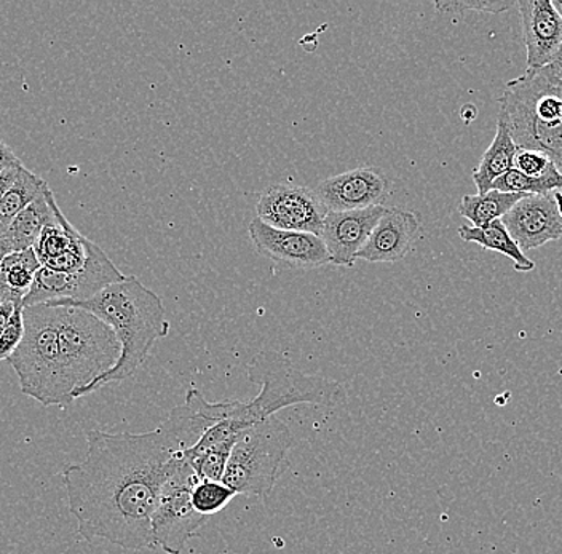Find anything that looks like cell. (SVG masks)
I'll list each match as a JSON object with an SVG mask.
<instances>
[{
    "mask_svg": "<svg viewBox=\"0 0 562 554\" xmlns=\"http://www.w3.org/2000/svg\"><path fill=\"white\" fill-rule=\"evenodd\" d=\"M232 405L211 403L191 388L156 430L88 431L86 457L63 472L80 536L132 552L154 550L153 518L165 483L186 464V452L205 431L226 419Z\"/></svg>",
    "mask_w": 562,
    "mask_h": 554,
    "instance_id": "6da1fadb",
    "label": "cell"
},
{
    "mask_svg": "<svg viewBox=\"0 0 562 554\" xmlns=\"http://www.w3.org/2000/svg\"><path fill=\"white\" fill-rule=\"evenodd\" d=\"M50 305H70L90 312L111 326L121 343V358L117 364L86 388L80 398L100 391L112 382H122L135 376L136 371L149 358L154 343L158 339L167 338L170 332L164 301L153 290L144 286L135 275L125 276L122 282L105 286L90 299Z\"/></svg>",
    "mask_w": 562,
    "mask_h": 554,
    "instance_id": "7a4b0ae2",
    "label": "cell"
},
{
    "mask_svg": "<svg viewBox=\"0 0 562 554\" xmlns=\"http://www.w3.org/2000/svg\"><path fill=\"white\" fill-rule=\"evenodd\" d=\"M249 378L261 387L248 403L234 402L226 419L205 431L203 446L220 441L238 440L249 427L276 416L281 409L296 405H333L342 387L331 378L301 373L283 355L261 352L249 364Z\"/></svg>",
    "mask_w": 562,
    "mask_h": 554,
    "instance_id": "3957f363",
    "label": "cell"
},
{
    "mask_svg": "<svg viewBox=\"0 0 562 554\" xmlns=\"http://www.w3.org/2000/svg\"><path fill=\"white\" fill-rule=\"evenodd\" d=\"M516 146L540 150L562 174V72L553 65L527 69L498 98Z\"/></svg>",
    "mask_w": 562,
    "mask_h": 554,
    "instance_id": "277c9868",
    "label": "cell"
},
{
    "mask_svg": "<svg viewBox=\"0 0 562 554\" xmlns=\"http://www.w3.org/2000/svg\"><path fill=\"white\" fill-rule=\"evenodd\" d=\"M23 318L24 338L7 360L15 370L21 392L44 408L70 405L59 353L58 307L31 305L24 307Z\"/></svg>",
    "mask_w": 562,
    "mask_h": 554,
    "instance_id": "5b68a950",
    "label": "cell"
},
{
    "mask_svg": "<svg viewBox=\"0 0 562 554\" xmlns=\"http://www.w3.org/2000/svg\"><path fill=\"white\" fill-rule=\"evenodd\" d=\"M56 307L63 377L74 402L117 364L121 343L111 326L90 312L70 305Z\"/></svg>",
    "mask_w": 562,
    "mask_h": 554,
    "instance_id": "8992f818",
    "label": "cell"
},
{
    "mask_svg": "<svg viewBox=\"0 0 562 554\" xmlns=\"http://www.w3.org/2000/svg\"><path fill=\"white\" fill-rule=\"evenodd\" d=\"M291 446L293 433L276 416L249 427L232 449L223 483L237 496L269 499L288 468Z\"/></svg>",
    "mask_w": 562,
    "mask_h": 554,
    "instance_id": "52a82bcc",
    "label": "cell"
},
{
    "mask_svg": "<svg viewBox=\"0 0 562 554\" xmlns=\"http://www.w3.org/2000/svg\"><path fill=\"white\" fill-rule=\"evenodd\" d=\"M202 479L186 462L165 483L153 518L154 550L181 554L193 536L199 535L205 517L193 508L192 494Z\"/></svg>",
    "mask_w": 562,
    "mask_h": 554,
    "instance_id": "ba28073f",
    "label": "cell"
},
{
    "mask_svg": "<svg viewBox=\"0 0 562 554\" xmlns=\"http://www.w3.org/2000/svg\"><path fill=\"white\" fill-rule=\"evenodd\" d=\"M259 219L270 227L322 237L328 210L305 185L273 184L263 189L256 205Z\"/></svg>",
    "mask_w": 562,
    "mask_h": 554,
    "instance_id": "9c48e42d",
    "label": "cell"
},
{
    "mask_svg": "<svg viewBox=\"0 0 562 554\" xmlns=\"http://www.w3.org/2000/svg\"><path fill=\"white\" fill-rule=\"evenodd\" d=\"M248 233L255 250L277 264L302 270L331 264L325 241L319 235L276 229L262 223L259 217L249 223Z\"/></svg>",
    "mask_w": 562,
    "mask_h": 554,
    "instance_id": "30bf717a",
    "label": "cell"
},
{
    "mask_svg": "<svg viewBox=\"0 0 562 554\" xmlns=\"http://www.w3.org/2000/svg\"><path fill=\"white\" fill-rule=\"evenodd\" d=\"M392 184L379 168L358 167L319 182L315 189L328 213L384 206Z\"/></svg>",
    "mask_w": 562,
    "mask_h": 554,
    "instance_id": "8fae6325",
    "label": "cell"
},
{
    "mask_svg": "<svg viewBox=\"0 0 562 554\" xmlns=\"http://www.w3.org/2000/svg\"><path fill=\"white\" fill-rule=\"evenodd\" d=\"M502 223L521 251L536 250L562 238V217L553 192L526 195L509 210Z\"/></svg>",
    "mask_w": 562,
    "mask_h": 554,
    "instance_id": "7c38bea8",
    "label": "cell"
},
{
    "mask_svg": "<svg viewBox=\"0 0 562 554\" xmlns=\"http://www.w3.org/2000/svg\"><path fill=\"white\" fill-rule=\"evenodd\" d=\"M385 206L358 210V212L328 213L323 224L322 238L336 268H353L358 255L371 237Z\"/></svg>",
    "mask_w": 562,
    "mask_h": 554,
    "instance_id": "4fadbf2b",
    "label": "cell"
},
{
    "mask_svg": "<svg viewBox=\"0 0 562 554\" xmlns=\"http://www.w3.org/2000/svg\"><path fill=\"white\" fill-rule=\"evenodd\" d=\"M527 69H542L553 61L562 45V19L551 0H519Z\"/></svg>",
    "mask_w": 562,
    "mask_h": 554,
    "instance_id": "5bb4252c",
    "label": "cell"
},
{
    "mask_svg": "<svg viewBox=\"0 0 562 554\" xmlns=\"http://www.w3.org/2000/svg\"><path fill=\"white\" fill-rule=\"evenodd\" d=\"M420 217L403 208H386L358 259L367 262H398L413 250L420 234Z\"/></svg>",
    "mask_w": 562,
    "mask_h": 554,
    "instance_id": "9a60e30c",
    "label": "cell"
},
{
    "mask_svg": "<svg viewBox=\"0 0 562 554\" xmlns=\"http://www.w3.org/2000/svg\"><path fill=\"white\" fill-rule=\"evenodd\" d=\"M58 212L59 208L56 205L55 195H53L52 189L47 184L42 194L16 216L9 230L2 235L10 250L18 252L34 248L42 230L48 224L55 223Z\"/></svg>",
    "mask_w": 562,
    "mask_h": 554,
    "instance_id": "2e32d148",
    "label": "cell"
},
{
    "mask_svg": "<svg viewBox=\"0 0 562 554\" xmlns=\"http://www.w3.org/2000/svg\"><path fill=\"white\" fill-rule=\"evenodd\" d=\"M516 152H518V146L513 139L507 117H505L504 112L498 111L497 132H495L491 146L484 152L483 159L473 170V181L477 194L490 192L492 184L498 178L504 177L515 168Z\"/></svg>",
    "mask_w": 562,
    "mask_h": 554,
    "instance_id": "e0dca14e",
    "label": "cell"
},
{
    "mask_svg": "<svg viewBox=\"0 0 562 554\" xmlns=\"http://www.w3.org/2000/svg\"><path fill=\"white\" fill-rule=\"evenodd\" d=\"M42 268L33 248L12 252L0 264V297L2 303L23 304Z\"/></svg>",
    "mask_w": 562,
    "mask_h": 554,
    "instance_id": "ac0fdd59",
    "label": "cell"
},
{
    "mask_svg": "<svg viewBox=\"0 0 562 554\" xmlns=\"http://www.w3.org/2000/svg\"><path fill=\"white\" fill-rule=\"evenodd\" d=\"M459 237L469 244L480 245L484 250L507 256L518 272H530L536 269V262L525 256V251L516 245L502 221H495L486 227L460 226Z\"/></svg>",
    "mask_w": 562,
    "mask_h": 554,
    "instance_id": "d6986e66",
    "label": "cell"
},
{
    "mask_svg": "<svg viewBox=\"0 0 562 554\" xmlns=\"http://www.w3.org/2000/svg\"><path fill=\"white\" fill-rule=\"evenodd\" d=\"M526 195L490 191L486 194L465 195L460 200L459 213L473 224V227H486L495 221L504 219L509 210Z\"/></svg>",
    "mask_w": 562,
    "mask_h": 554,
    "instance_id": "ffe728a7",
    "label": "cell"
},
{
    "mask_svg": "<svg viewBox=\"0 0 562 554\" xmlns=\"http://www.w3.org/2000/svg\"><path fill=\"white\" fill-rule=\"evenodd\" d=\"M47 182L26 167L21 168L20 177L10 191L0 200V235L12 226L13 221L23 210H26L44 191Z\"/></svg>",
    "mask_w": 562,
    "mask_h": 554,
    "instance_id": "44dd1931",
    "label": "cell"
},
{
    "mask_svg": "<svg viewBox=\"0 0 562 554\" xmlns=\"http://www.w3.org/2000/svg\"><path fill=\"white\" fill-rule=\"evenodd\" d=\"M491 191L507 192V194L544 195L562 191V174L560 171L547 178H529L513 168L504 177L492 184Z\"/></svg>",
    "mask_w": 562,
    "mask_h": 554,
    "instance_id": "7402d4cb",
    "label": "cell"
},
{
    "mask_svg": "<svg viewBox=\"0 0 562 554\" xmlns=\"http://www.w3.org/2000/svg\"><path fill=\"white\" fill-rule=\"evenodd\" d=\"M237 494L223 482H200L192 494L193 508L203 517L220 513Z\"/></svg>",
    "mask_w": 562,
    "mask_h": 554,
    "instance_id": "603a6c76",
    "label": "cell"
},
{
    "mask_svg": "<svg viewBox=\"0 0 562 554\" xmlns=\"http://www.w3.org/2000/svg\"><path fill=\"white\" fill-rule=\"evenodd\" d=\"M515 170L529 178H547L550 174L557 173L558 168L550 157L544 156L540 150L521 149L518 147V152L515 157Z\"/></svg>",
    "mask_w": 562,
    "mask_h": 554,
    "instance_id": "cb8c5ba5",
    "label": "cell"
},
{
    "mask_svg": "<svg viewBox=\"0 0 562 554\" xmlns=\"http://www.w3.org/2000/svg\"><path fill=\"white\" fill-rule=\"evenodd\" d=\"M518 5V2L512 0H474V2H437L435 7L441 13H449V15H460V13L469 12V10H477L483 13H502L507 12L512 7Z\"/></svg>",
    "mask_w": 562,
    "mask_h": 554,
    "instance_id": "d4e9b609",
    "label": "cell"
},
{
    "mask_svg": "<svg viewBox=\"0 0 562 554\" xmlns=\"http://www.w3.org/2000/svg\"><path fill=\"white\" fill-rule=\"evenodd\" d=\"M23 312V304H18L9 325H7L5 331H3L2 338H0V361L9 360L24 338Z\"/></svg>",
    "mask_w": 562,
    "mask_h": 554,
    "instance_id": "484cf974",
    "label": "cell"
},
{
    "mask_svg": "<svg viewBox=\"0 0 562 554\" xmlns=\"http://www.w3.org/2000/svg\"><path fill=\"white\" fill-rule=\"evenodd\" d=\"M20 167H23V163L18 159L16 154L0 138V173Z\"/></svg>",
    "mask_w": 562,
    "mask_h": 554,
    "instance_id": "4316f807",
    "label": "cell"
},
{
    "mask_svg": "<svg viewBox=\"0 0 562 554\" xmlns=\"http://www.w3.org/2000/svg\"><path fill=\"white\" fill-rule=\"evenodd\" d=\"M23 167L12 168V170L2 171V173H0V200H2L3 195L15 184L18 177H20L21 168Z\"/></svg>",
    "mask_w": 562,
    "mask_h": 554,
    "instance_id": "83f0119b",
    "label": "cell"
},
{
    "mask_svg": "<svg viewBox=\"0 0 562 554\" xmlns=\"http://www.w3.org/2000/svg\"><path fill=\"white\" fill-rule=\"evenodd\" d=\"M18 304L2 303L0 304V338H2L3 331H5L7 325H9L10 318H12L13 312Z\"/></svg>",
    "mask_w": 562,
    "mask_h": 554,
    "instance_id": "f1b7e54d",
    "label": "cell"
},
{
    "mask_svg": "<svg viewBox=\"0 0 562 554\" xmlns=\"http://www.w3.org/2000/svg\"><path fill=\"white\" fill-rule=\"evenodd\" d=\"M460 117L469 124V122L476 118V108H474L473 104H467V106H463L462 111H460Z\"/></svg>",
    "mask_w": 562,
    "mask_h": 554,
    "instance_id": "f546056e",
    "label": "cell"
},
{
    "mask_svg": "<svg viewBox=\"0 0 562 554\" xmlns=\"http://www.w3.org/2000/svg\"><path fill=\"white\" fill-rule=\"evenodd\" d=\"M550 65H553L554 68L560 69V71L562 72V45L560 52H558V55L554 56V59L553 61L550 63Z\"/></svg>",
    "mask_w": 562,
    "mask_h": 554,
    "instance_id": "4dcf8cb0",
    "label": "cell"
},
{
    "mask_svg": "<svg viewBox=\"0 0 562 554\" xmlns=\"http://www.w3.org/2000/svg\"><path fill=\"white\" fill-rule=\"evenodd\" d=\"M554 200H557L558 210H560V215L562 217V191L553 192Z\"/></svg>",
    "mask_w": 562,
    "mask_h": 554,
    "instance_id": "1f68e13d",
    "label": "cell"
},
{
    "mask_svg": "<svg viewBox=\"0 0 562 554\" xmlns=\"http://www.w3.org/2000/svg\"><path fill=\"white\" fill-rule=\"evenodd\" d=\"M551 3H553L554 9H557V12L560 13L562 19V0H551Z\"/></svg>",
    "mask_w": 562,
    "mask_h": 554,
    "instance_id": "d6a6232c",
    "label": "cell"
},
{
    "mask_svg": "<svg viewBox=\"0 0 562 554\" xmlns=\"http://www.w3.org/2000/svg\"><path fill=\"white\" fill-rule=\"evenodd\" d=\"M0 248H7V250L12 252V250H10L9 245H7L5 238H3L2 235H0Z\"/></svg>",
    "mask_w": 562,
    "mask_h": 554,
    "instance_id": "836d02e7",
    "label": "cell"
},
{
    "mask_svg": "<svg viewBox=\"0 0 562 554\" xmlns=\"http://www.w3.org/2000/svg\"><path fill=\"white\" fill-rule=\"evenodd\" d=\"M0 304H2V297H0Z\"/></svg>",
    "mask_w": 562,
    "mask_h": 554,
    "instance_id": "e575fe53",
    "label": "cell"
}]
</instances>
